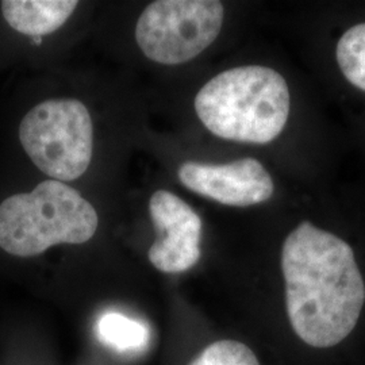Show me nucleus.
Returning <instances> with one entry per match:
<instances>
[{
  "instance_id": "39448f33",
  "label": "nucleus",
  "mask_w": 365,
  "mask_h": 365,
  "mask_svg": "<svg viewBox=\"0 0 365 365\" xmlns=\"http://www.w3.org/2000/svg\"><path fill=\"white\" fill-rule=\"evenodd\" d=\"M223 15V4L217 0H157L138 18L135 41L155 63L184 64L220 36Z\"/></svg>"
},
{
  "instance_id": "0eeeda50",
  "label": "nucleus",
  "mask_w": 365,
  "mask_h": 365,
  "mask_svg": "<svg viewBox=\"0 0 365 365\" xmlns=\"http://www.w3.org/2000/svg\"><path fill=\"white\" fill-rule=\"evenodd\" d=\"M178 175L182 185L192 192L226 206L249 207L274 195L271 175L255 158L221 165L188 161L179 168Z\"/></svg>"
},
{
  "instance_id": "9d476101",
  "label": "nucleus",
  "mask_w": 365,
  "mask_h": 365,
  "mask_svg": "<svg viewBox=\"0 0 365 365\" xmlns=\"http://www.w3.org/2000/svg\"><path fill=\"white\" fill-rule=\"evenodd\" d=\"M336 56L346 80L365 92V24L351 27L339 38Z\"/></svg>"
},
{
  "instance_id": "7ed1b4c3",
  "label": "nucleus",
  "mask_w": 365,
  "mask_h": 365,
  "mask_svg": "<svg viewBox=\"0 0 365 365\" xmlns=\"http://www.w3.org/2000/svg\"><path fill=\"white\" fill-rule=\"evenodd\" d=\"M98 225V212L87 199L51 179L0 203V248L18 257H33L58 244L90 241Z\"/></svg>"
},
{
  "instance_id": "423d86ee",
  "label": "nucleus",
  "mask_w": 365,
  "mask_h": 365,
  "mask_svg": "<svg viewBox=\"0 0 365 365\" xmlns=\"http://www.w3.org/2000/svg\"><path fill=\"white\" fill-rule=\"evenodd\" d=\"M158 238L148 252L152 265L164 274H182L200 259L202 220L179 196L160 190L149 200Z\"/></svg>"
},
{
  "instance_id": "1a4fd4ad",
  "label": "nucleus",
  "mask_w": 365,
  "mask_h": 365,
  "mask_svg": "<svg viewBox=\"0 0 365 365\" xmlns=\"http://www.w3.org/2000/svg\"><path fill=\"white\" fill-rule=\"evenodd\" d=\"M101 341L119 352L141 351L148 345L149 329L145 324L119 313H107L98 324Z\"/></svg>"
},
{
  "instance_id": "6e6552de",
  "label": "nucleus",
  "mask_w": 365,
  "mask_h": 365,
  "mask_svg": "<svg viewBox=\"0 0 365 365\" xmlns=\"http://www.w3.org/2000/svg\"><path fill=\"white\" fill-rule=\"evenodd\" d=\"M78 6L76 0H4L1 13L18 33L41 37L63 26Z\"/></svg>"
},
{
  "instance_id": "9b49d317",
  "label": "nucleus",
  "mask_w": 365,
  "mask_h": 365,
  "mask_svg": "<svg viewBox=\"0 0 365 365\" xmlns=\"http://www.w3.org/2000/svg\"><path fill=\"white\" fill-rule=\"evenodd\" d=\"M190 365H260V363L245 344L233 339H222L210 344Z\"/></svg>"
},
{
  "instance_id": "20e7f679",
  "label": "nucleus",
  "mask_w": 365,
  "mask_h": 365,
  "mask_svg": "<svg viewBox=\"0 0 365 365\" xmlns=\"http://www.w3.org/2000/svg\"><path fill=\"white\" fill-rule=\"evenodd\" d=\"M19 140L34 165L53 180H76L91 164L90 111L76 99L45 101L22 119Z\"/></svg>"
},
{
  "instance_id": "f257e3e1",
  "label": "nucleus",
  "mask_w": 365,
  "mask_h": 365,
  "mask_svg": "<svg viewBox=\"0 0 365 365\" xmlns=\"http://www.w3.org/2000/svg\"><path fill=\"white\" fill-rule=\"evenodd\" d=\"M291 327L313 348L339 345L353 331L365 303L354 252L333 233L302 222L282 249Z\"/></svg>"
},
{
  "instance_id": "f03ea898",
  "label": "nucleus",
  "mask_w": 365,
  "mask_h": 365,
  "mask_svg": "<svg viewBox=\"0 0 365 365\" xmlns=\"http://www.w3.org/2000/svg\"><path fill=\"white\" fill-rule=\"evenodd\" d=\"M287 81L272 68L240 66L207 81L195 98L202 123L217 137L264 145L272 143L287 125Z\"/></svg>"
}]
</instances>
